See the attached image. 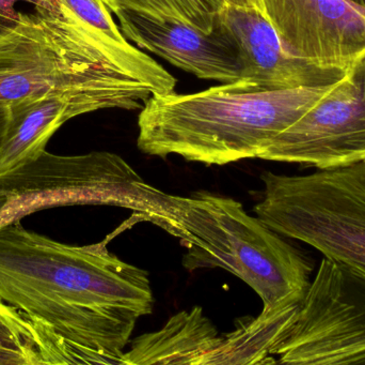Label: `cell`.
<instances>
[{"label":"cell","instance_id":"obj_3","mask_svg":"<svg viewBox=\"0 0 365 365\" xmlns=\"http://www.w3.org/2000/svg\"><path fill=\"white\" fill-rule=\"evenodd\" d=\"M167 233L186 248L188 271L221 269L250 286L263 310L302 304L311 283L312 259L287 238L252 216L231 197L206 191L167 194Z\"/></svg>","mask_w":365,"mask_h":365},{"label":"cell","instance_id":"obj_8","mask_svg":"<svg viewBox=\"0 0 365 365\" xmlns=\"http://www.w3.org/2000/svg\"><path fill=\"white\" fill-rule=\"evenodd\" d=\"M259 159L317 171L365 163V56Z\"/></svg>","mask_w":365,"mask_h":365},{"label":"cell","instance_id":"obj_16","mask_svg":"<svg viewBox=\"0 0 365 365\" xmlns=\"http://www.w3.org/2000/svg\"><path fill=\"white\" fill-rule=\"evenodd\" d=\"M113 13L117 9L139 11L156 17L179 19L204 34L214 31L227 0H103Z\"/></svg>","mask_w":365,"mask_h":365},{"label":"cell","instance_id":"obj_4","mask_svg":"<svg viewBox=\"0 0 365 365\" xmlns=\"http://www.w3.org/2000/svg\"><path fill=\"white\" fill-rule=\"evenodd\" d=\"M261 180L257 218L365 280V163L307 175L265 171Z\"/></svg>","mask_w":365,"mask_h":365},{"label":"cell","instance_id":"obj_12","mask_svg":"<svg viewBox=\"0 0 365 365\" xmlns=\"http://www.w3.org/2000/svg\"><path fill=\"white\" fill-rule=\"evenodd\" d=\"M218 24L236 45L242 66L240 79L261 87H323L346 74L347 70L317 66L289 53L259 9L227 2L219 13Z\"/></svg>","mask_w":365,"mask_h":365},{"label":"cell","instance_id":"obj_2","mask_svg":"<svg viewBox=\"0 0 365 365\" xmlns=\"http://www.w3.org/2000/svg\"><path fill=\"white\" fill-rule=\"evenodd\" d=\"M334 84L267 89L240 79L195 94H153L139 114L137 144L150 156L205 165L259 158Z\"/></svg>","mask_w":365,"mask_h":365},{"label":"cell","instance_id":"obj_14","mask_svg":"<svg viewBox=\"0 0 365 365\" xmlns=\"http://www.w3.org/2000/svg\"><path fill=\"white\" fill-rule=\"evenodd\" d=\"M117 62L125 76L145 84L154 94L175 91L177 79L151 56L126 40L103 0H62Z\"/></svg>","mask_w":365,"mask_h":365},{"label":"cell","instance_id":"obj_13","mask_svg":"<svg viewBox=\"0 0 365 365\" xmlns=\"http://www.w3.org/2000/svg\"><path fill=\"white\" fill-rule=\"evenodd\" d=\"M220 343L216 326L195 306L173 315L158 331L135 339L121 365H207Z\"/></svg>","mask_w":365,"mask_h":365},{"label":"cell","instance_id":"obj_23","mask_svg":"<svg viewBox=\"0 0 365 365\" xmlns=\"http://www.w3.org/2000/svg\"><path fill=\"white\" fill-rule=\"evenodd\" d=\"M354 4H357V6H361L365 10V0H351Z\"/></svg>","mask_w":365,"mask_h":365},{"label":"cell","instance_id":"obj_21","mask_svg":"<svg viewBox=\"0 0 365 365\" xmlns=\"http://www.w3.org/2000/svg\"><path fill=\"white\" fill-rule=\"evenodd\" d=\"M9 115H10V109H9V106L0 105V144H1L2 139H4V133H6Z\"/></svg>","mask_w":365,"mask_h":365},{"label":"cell","instance_id":"obj_19","mask_svg":"<svg viewBox=\"0 0 365 365\" xmlns=\"http://www.w3.org/2000/svg\"><path fill=\"white\" fill-rule=\"evenodd\" d=\"M19 2L32 4L34 8L53 9L59 4L60 0H0V19L14 21L19 15L14 6Z\"/></svg>","mask_w":365,"mask_h":365},{"label":"cell","instance_id":"obj_9","mask_svg":"<svg viewBox=\"0 0 365 365\" xmlns=\"http://www.w3.org/2000/svg\"><path fill=\"white\" fill-rule=\"evenodd\" d=\"M151 87L126 77L77 84L26 99L9 106L0 144V176L32 162L46 150L53 135L68 120L101 109H143Z\"/></svg>","mask_w":365,"mask_h":365},{"label":"cell","instance_id":"obj_5","mask_svg":"<svg viewBox=\"0 0 365 365\" xmlns=\"http://www.w3.org/2000/svg\"><path fill=\"white\" fill-rule=\"evenodd\" d=\"M108 77L126 76L62 0L0 29V105Z\"/></svg>","mask_w":365,"mask_h":365},{"label":"cell","instance_id":"obj_18","mask_svg":"<svg viewBox=\"0 0 365 365\" xmlns=\"http://www.w3.org/2000/svg\"><path fill=\"white\" fill-rule=\"evenodd\" d=\"M38 353L19 349L0 346V365H42Z\"/></svg>","mask_w":365,"mask_h":365},{"label":"cell","instance_id":"obj_11","mask_svg":"<svg viewBox=\"0 0 365 365\" xmlns=\"http://www.w3.org/2000/svg\"><path fill=\"white\" fill-rule=\"evenodd\" d=\"M113 14L126 40L197 79L221 84L240 79L237 49L218 21L214 31L207 34L170 17H156L128 9H117Z\"/></svg>","mask_w":365,"mask_h":365},{"label":"cell","instance_id":"obj_17","mask_svg":"<svg viewBox=\"0 0 365 365\" xmlns=\"http://www.w3.org/2000/svg\"><path fill=\"white\" fill-rule=\"evenodd\" d=\"M0 346L38 353L31 323L17 309L0 300ZM42 358V357H41ZM43 361V360H42Z\"/></svg>","mask_w":365,"mask_h":365},{"label":"cell","instance_id":"obj_6","mask_svg":"<svg viewBox=\"0 0 365 365\" xmlns=\"http://www.w3.org/2000/svg\"><path fill=\"white\" fill-rule=\"evenodd\" d=\"M13 220L68 206L126 208L166 231L167 193L145 181L124 159L113 152L57 156L45 150L36 160L0 176Z\"/></svg>","mask_w":365,"mask_h":365},{"label":"cell","instance_id":"obj_7","mask_svg":"<svg viewBox=\"0 0 365 365\" xmlns=\"http://www.w3.org/2000/svg\"><path fill=\"white\" fill-rule=\"evenodd\" d=\"M282 364H365V280L324 257L281 340Z\"/></svg>","mask_w":365,"mask_h":365},{"label":"cell","instance_id":"obj_15","mask_svg":"<svg viewBox=\"0 0 365 365\" xmlns=\"http://www.w3.org/2000/svg\"><path fill=\"white\" fill-rule=\"evenodd\" d=\"M299 304L262 310L237 326L234 331L221 336V343L207 365L276 364L269 357L277 343L293 321Z\"/></svg>","mask_w":365,"mask_h":365},{"label":"cell","instance_id":"obj_20","mask_svg":"<svg viewBox=\"0 0 365 365\" xmlns=\"http://www.w3.org/2000/svg\"><path fill=\"white\" fill-rule=\"evenodd\" d=\"M8 201V194L0 189V227L6 226V225L9 224L8 218H6V208Z\"/></svg>","mask_w":365,"mask_h":365},{"label":"cell","instance_id":"obj_10","mask_svg":"<svg viewBox=\"0 0 365 365\" xmlns=\"http://www.w3.org/2000/svg\"><path fill=\"white\" fill-rule=\"evenodd\" d=\"M285 49L325 68L347 70L365 56V10L351 0H259Z\"/></svg>","mask_w":365,"mask_h":365},{"label":"cell","instance_id":"obj_22","mask_svg":"<svg viewBox=\"0 0 365 365\" xmlns=\"http://www.w3.org/2000/svg\"><path fill=\"white\" fill-rule=\"evenodd\" d=\"M227 4H236V6H248V8H257L262 10L259 0H227Z\"/></svg>","mask_w":365,"mask_h":365},{"label":"cell","instance_id":"obj_1","mask_svg":"<svg viewBox=\"0 0 365 365\" xmlns=\"http://www.w3.org/2000/svg\"><path fill=\"white\" fill-rule=\"evenodd\" d=\"M0 300L31 323L44 364H120L153 311L149 272L106 241L70 246L19 221L0 227Z\"/></svg>","mask_w":365,"mask_h":365}]
</instances>
